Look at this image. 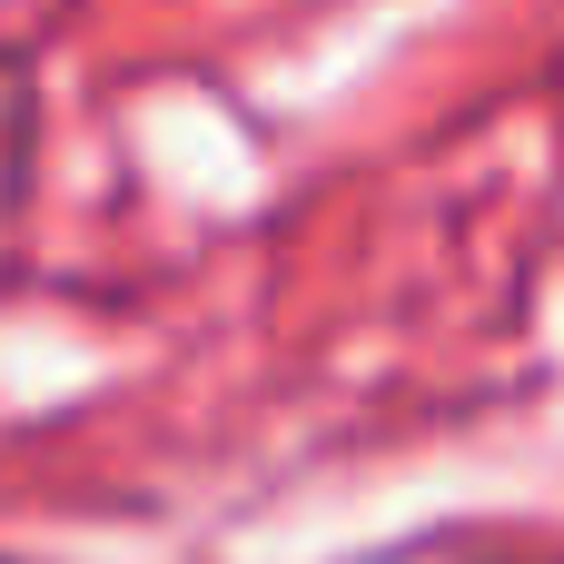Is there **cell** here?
<instances>
[{
	"label": "cell",
	"instance_id": "obj_1",
	"mask_svg": "<svg viewBox=\"0 0 564 564\" xmlns=\"http://www.w3.org/2000/svg\"><path fill=\"white\" fill-rule=\"evenodd\" d=\"M30 149H40V59L0 50V218L30 198Z\"/></svg>",
	"mask_w": 564,
	"mask_h": 564
}]
</instances>
